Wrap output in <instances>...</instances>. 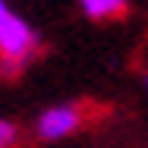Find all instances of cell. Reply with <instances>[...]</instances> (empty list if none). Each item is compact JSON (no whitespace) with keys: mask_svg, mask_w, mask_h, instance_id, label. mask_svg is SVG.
I'll list each match as a JSON object with an SVG mask.
<instances>
[{"mask_svg":"<svg viewBox=\"0 0 148 148\" xmlns=\"http://www.w3.org/2000/svg\"><path fill=\"white\" fill-rule=\"evenodd\" d=\"M79 6L95 22H107V19H117L126 13V0H79Z\"/></svg>","mask_w":148,"mask_h":148,"instance_id":"obj_3","label":"cell"},{"mask_svg":"<svg viewBox=\"0 0 148 148\" xmlns=\"http://www.w3.org/2000/svg\"><path fill=\"white\" fill-rule=\"evenodd\" d=\"M16 142H19V129H16V123L0 117V148H16Z\"/></svg>","mask_w":148,"mask_h":148,"instance_id":"obj_4","label":"cell"},{"mask_svg":"<svg viewBox=\"0 0 148 148\" xmlns=\"http://www.w3.org/2000/svg\"><path fill=\"white\" fill-rule=\"evenodd\" d=\"M38 54V32L16 13L0 19V69L3 76H16Z\"/></svg>","mask_w":148,"mask_h":148,"instance_id":"obj_1","label":"cell"},{"mask_svg":"<svg viewBox=\"0 0 148 148\" xmlns=\"http://www.w3.org/2000/svg\"><path fill=\"white\" fill-rule=\"evenodd\" d=\"M82 120H85V114H82L79 104H54V107L41 110V117L35 123V132H38L41 142H60V139L73 136L82 126Z\"/></svg>","mask_w":148,"mask_h":148,"instance_id":"obj_2","label":"cell"},{"mask_svg":"<svg viewBox=\"0 0 148 148\" xmlns=\"http://www.w3.org/2000/svg\"><path fill=\"white\" fill-rule=\"evenodd\" d=\"M6 13H13V10H10V6H6V0H0V19H3V16H6Z\"/></svg>","mask_w":148,"mask_h":148,"instance_id":"obj_5","label":"cell"}]
</instances>
